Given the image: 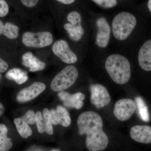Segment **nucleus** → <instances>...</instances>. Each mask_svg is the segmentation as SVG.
I'll use <instances>...</instances> for the list:
<instances>
[{
	"instance_id": "f3484780",
	"label": "nucleus",
	"mask_w": 151,
	"mask_h": 151,
	"mask_svg": "<svg viewBox=\"0 0 151 151\" xmlns=\"http://www.w3.org/2000/svg\"><path fill=\"white\" fill-rule=\"evenodd\" d=\"M19 28L17 26L10 22L4 24L0 20V35H4L10 39H15L18 37Z\"/></svg>"
},
{
	"instance_id": "ddd939ff",
	"label": "nucleus",
	"mask_w": 151,
	"mask_h": 151,
	"mask_svg": "<svg viewBox=\"0 0 151 151\" xmlns=\"http://www.w3.org/2000/svg\"><path fill=\"white\" fill-rule=\"evenodd\" d=\"M130 136L136 142L143 144L151 143V127L148 126L136 125L130 130Z\"/></svg>"
},
{
	"instance_id": "f8f14e48",
	"label": "nucleus",
	"mask_w": 151,
	"mask_h": 151,
	"mask_svg": "<svg viewBox=\"0 0 151 151\" xmlns=\"http://www.w3.org/2000/svg\"><path fill=\"white\" fill-rule=\"evenodd\" d=\"M58 95L66 107L76 109H80L82 108L83 100L85 98V95L81 92L71 94L63 91L60 92Z\"/></svg>"
},
{
	"instance_id": "c85d7f7f",
	"label": "nucleus",
	"mask_w": 151,
	"mask_h": 151,
	"mask_svg": "<svg viewBox=\"0 0 151 151\" xmlns=\"http://www.w3.org/2000/svg\"><path fill=\"white\" fill-rule=\"evenodd\" d=\"M56 1L64 4H70L74 2L75 0H56Z\"/></svg>"
},
{
	"instance_id": "412c9836",
	"label": "nucleus",
	"mask_w": 151,
	"mask_h": 151,
	"mask_svg": "<svg viewBox=\"0 0 151 151\" xmlns=\"http://www.w3.org/2000/svg\"><path fill=\"white\" fill-rule=\"evenodd\" d=\"M135 102L137 104L138 113L142 120L144 122H149L150 115L147 107L142 97H137L135 98Z\"/></svg>"
},
{
	"instance_id": "a211bd4d",
	"label": "nucleus",
	"mask_w": 151,
	"mask_h": 151,
	"mask_svg": "<svg viewBox=\"0 0 151 151\" xmlns=\"http://www.w3.org/2000/svg\"><path fill=\"white\" fill-rule=\"evenodd\" d=\"M6 78L15 81L17 84H23L27 81V73L18 68H13L9 70L6 74Z\"/></svg>"
},
{
	"instance_id": "7ed1b4c3",
	"label": "nucleus",
	"mask_w": 151,
	"mask_h": 151,
	"mask_svg": "<svg viewBox=\"0 0 151 151\" xmlns=\"http://www.w3.org/2000/svg\"><path fill=\"white\" fill-rule=\"evenodd\" d=\"M77 125L80 135L90 136L103 131L102 118L93 111H86L80 114L77 120Z\"/></svg>"
},
{
	"instance_id": "39448f33",
	"label": "nucleus",
	"mask_w": 151,
	"mask_h": 151,
	"mask_svg": "<svg viewBox=\"0 0 151 151\" xmlns=\"http://www.w3.org/2000/svg\"><path fill=\"white\" fill-rule=\"evenodd\" d=\"M22 42L27 47L42 48L51 45L53 42V37L51 33L49 32H27L23 35Z\"/></svg>"
},
{
	"instance_id": "c756f323",
	"label": "nucleus",
	"mask_w": 151,
	"mask_h": 151,
	"mask_svg": "<svg viewBox=\"0 0 151 151\" xmlns=\"http://www.w3.org/2000/svg\"><path fill=\"white\" fill-rule=\"evenodd\" d=\"M4 111V108L2 104L0 103V117L3 115Z\"/></svg>"
},
{
	"instance_id": "dca6fc26",
	"label": "nucleus",
	"mask_w": 151,
	"mask_h": 151,
	"mask_svg": "<svg viewBox=\"0 0 151 151\" xmlns=\"http://www.w3.org/2000/svg\"><path fill=\"white\" fill-rule=\"evenodd\" d=\"M22 64L27 67L31 72H35L43 70L46 66V63L41 61L32 52H26L22 57Z\"/></svg>"
},
{
	"instance_id": "9b49d317",
	"label": "nucleus",
	"mask_w": 151,
	"mask_h": 151,
	"mask_svg": "<svg viewBox=\"0 0 151 151\" xmlns=\"http://www.w3.org/2000/svg\"><path fill=\"white\" fill-rule=\"evenodd\" d=\"M98 32L96 37V43L101 48H105L108 45L111 35V27L107 20L100 17L96 22Z\"/></svg>"
},
{
	"instance_id": "0eeeda50",
	"label": "nucleus",
	"mask_w": 151,
	"mask_h": 151,
	"mask_svg": "<svg viewBox=\"0 0 151 151\" xmlns=\"http://www.w3.org/2000/svg\"><path fill=\"white\" fill-rule=\"evenodd\" d=\"M137 104L130 99H122L118 100L114 106V116L122 122L129 120L137 110Z\"/></svg>"
},
{
	"instance_id": "aec40b11",
	"label": "nucleus",
	"mask_w": 151,
	"mask_h": 151,
	"mask_svg": "<svg viewBox=\"0 0 151 151\" xmlns=\"http://www.w3.org/2000/svg\"><path fill=\"white\" fill-rule=\"evenodd\" d=\"M14 123L17 130L22 137L27 139L32 135V132L28 124L22 118H17L14 120Z\"/></svg>"
},
{
	"instance_id": "1a4fd4ad",
	"label": "nucleus",
	"mask_w": 151,
	"mask_h": 151,
	"mask_svg": "<svg viewBox=\"0 0 151 151\" xmlns=\"http://www.w3.org/2000/svg\"><path fill=\"white\" fill-rule=\"evenodd\" d=\"M52 52L65 63L71 64L76 62L77 57L70 49L66 41L58 40L55 42L52 47Z\"/></svg>"
},
{
	"instance_id": "bb28decb",
	"label": "nucleus",
	"mask_w": 151,
	"mask_h": 151,
	"mask_svg": "<svg viewBox=\"0 0 151 151\" xmlns=\"http://www.w3.org/2000/svg\"><path fill=\"white\" fill-rule=\"evenodd\" d=\"M39 0H21L24 5L27 7L32 8L36 5Z\"/></svg>"
},
{
	"instance_id": "4be33fe9",
	"label": "nucleus",
	"mask_w": 151,
	"mask_h": 151,
	"mask_svg": "<svg viewBox=\"0 0 151 151\" xmlns=\"http://www.w3.org/2000/svg\"><path fill=\"white\" fill-rule=\"evenodd\" d=\"M43 117L45 125V131L48 134H53L52 123L50 119V112L47 108H45L43 111Z\"/></svg>"
},
{
	"instance_id": "20e7f679",
	"label": "nucleus",
	"mask_w": 151,
	"mask_h": 151,
	"mask_svg": "<svg viewBox=\"0 0 151 151\" xmlns=\"http://www.w3.org/2000/svg\"><path fill=\"white\" fill-rule=\"evenodd\" d=\"M78 70L73 65L64 68L52 79L50 87L54 92H60L70 87L78 78Z\"/></svg>"
},
{
	"instance_id": "7c9ffc66",
	"label": "nucleus",
	"mask_w": 151,
	"mask_h": 151,
	"mask_svg": "<svg viewBox=\"0 0 151 151\" xmlns=\"http://www.w3.org/2000/svg\"><path fill=\"white\" fill-rule=\"evenodd\" d=\"M148 7L149 10L151 12V0H149L148 2Z\"/></svg>"
},
{
	"instance_id": "473e14b6",
	"label": "nucleus",
	"mask_w": 151,
	"mask_h": 151,
	"mask_svg": "<svg viewBox=\"0 0 151 151\" xmlns=\"http://www.w3.org/2000/svg\"><path fill=\"white\" fill-rule=\"evenodd\" d=\"M1 73H0V82H1Z\"/></svg>"
},
{
	"instance_id": "6ab92c4d",
	"label": "nucleus",
	"mask_w": 151,
	"mask_h": 151,
	"mask_svg": "<svg viewBox=\"0 0 151 151\" xmlns=\"http://www.w3.org/2000/svg\"><path fill=\"white\" fill-rule=\"evenodd\" d=\"M8 129L5 125L0 124V151H8L12 148L13 143L7 137Z\"/></svg>"
},
{
	"instance_id": "f257e3e1",
	"label": "nucleus",
	"mask_w": 151,
	"mask_h": 151,
	"mask_svg": "<svg viewBox=\"0 0 151 151\" xmlns=\"http://www.w3.org/2000/svg\"><path fill=\"white\" fill-rule=\"evenodd\" d=\"M105 67L111 78L117 84H125L129 80L131 65L125 57L117 54L110 55L106 60Z\"/></svg>"
},
{
	"instance_id": "6e6552de",
	"label": "nucleus",
	"mask_w": 151,
	"mask_h": 151,
	"mask_svg": "<svg viewBox=\"0 0 151 151\" xmlns=\"http://www.w3.org/2000/svg\"><path fill=\"white\" fill-rule=\"evenodd\" d=\"M90 100L97 109L104 108L111 102L110 94L106 87L100 84H93L90 86Z\"/></svg>"
},
{
	"instance_id": "b1692460",
	"label": "nucleus",
	"mask_w": 151,
	"mask_h": 151,
	"mask_svg": "<svg viewBox=\"0 0 151 151\" xmlns=\"http://www.w3.org/2000/svg\"><path fill=\"white\" fill-rule=\"evenodd\" d=\"M98 5L105 8H111L117 4L116 0H92Z\"/></svg>"
},
{
	"instance_id": "4468645a",
	"label": "nucleus",
	"mask_w": 151,
	"mask_h": 151,
	"mask_svg": "<svg viewBox=\"0 0 151 151\" xmlns=\"http://www.w3.org/2000/svg\"><path fill=\"white\" fill-rule=\"evenodd\" d=\"M50 119L52 123L54 125H62L68 127L71 124L70 115L67 110L62 106H57L56 110L52 109L50 111Z\"/></svg>"
},
{
	"instance_id": "f03ea898",
	"label": "nucleus",
	"mask_w": 151,
	"mask_h": 151,
	"mask_svg": "<svg viewBox=\"0 0 151 151\" xmlns=\"http://www.w3.org/2000/svg\"><path fill=\"white\" fill-rule=\"evenodd\" d=\"M136 24L137 19L134 16L126 12L120 13L112 22L113 35L118 40H125L131 34Z\"/></svg>"
},
{
	"instance_id": "a878e982",
	"label": "nucleus",
	"mask_w": 151,
	"mask_h": 151,
	"mask_svg": "<svg viewBox=\"0 0 151 151\" xmlns=\"http://www.w3.org/2000/svg\"><path fill=\"white\" fill-rule=\"evenodd\" d=\"M8 5L5 0H0V17H5L8 13Z\"/></svg>"
},
{
	"instance_id": "423d86ee",
	"label": "nucleus",
	"mask_w": 151,
	"mask_h": 151,
	"mask_svg": "<svg viewBox=\"0 0 151 151\" xmlns=\"http://www.w3.org/2000/svg\"><path fill=\"white\" fill-rule=\"evenodd\" d=\"M67 20L70 23L65 24L64 28L67 31L69 37L74 41H78L84 34V30L81 25V17L78 12H72L68 14Z\"/></svg>"
},
{
	"instance_id": "2f4dec72",
	"label": "nucleus",
	"mask_w": 151,
	"mask_h": 151,
	"mask_svg": "<svg viewBox=\"0 0 151 151\" xmlns=\"http://www.w3.org/2000/svg\"><path fill=\"white\" fill-rule=\"evenodd\" d=\"M52 151H59V150H56V149H55V150H52Z\"/></svg>"
},
{
	"instance_id": "393cba45",
	"label": "nucleus",
	"mask_w": 151,
	"mask_h": 151,
	"mask_svg": "<svg viewBox=\"0 0 151 151\" xmlns=\"http://www.w3.org/2000/svg\"><path fill=\"white\" fill-rule=\"evenodd\" d=\"M28 124H34L35 123L36 114L32 111H29L22 118Z\"/></svg>"
},
{
	"instance_id": "cd10ccee",
	"label": "nucleus",
	"mask_w": 151,
	"mask_h": 151,
	"mask_svg": "<svg viewBox=\"0 0 151 151\" xmlns=\"http://www.w3.org/2000/svg\"><path fill=\"white\" fill-rule=\"evenodd\" d=\"M9 65L6 61L0 58V72L4 73L8 68Z\"/></svg>"
},
{
	"instance_id": "5701e85b",
	"label": "nucleus",
	"mask_w": 151,
	"mask_h": 151,
	"mask_svg": "<svg viewBox=\"0 0 151 151\" xmlns=\"http://www.w3.org/2000/svg\"><path fill=\"white\" fill-rule=\"evenodd\" d=\"M35 122L36 123L38 132L40 134L45 132V125L42 113L38 111L36 114Z\"/></svg>"
},
{
	"instance_id": "2eb2a0df",
	"label": "nucleus",
	"mask_w": 151,
	"mask_h": 151,
	"mask_svg": "<svg viewBox=\"0 0 151 151\" xmlns=\"http://www.w3.org/2000/svg\"><path fill=\"white\" fill-rule=\"evenodd\" d=\"M138 61L141 68L147 71L151 70V40L146 41L141 47Z\"/></svg>"
},
{
	"instance_id": "9d476101",
	"label": "nucleus",
	"mask_w": 151,
	"mask_h": 151,
	"mask_svg": "<svg viewBox=\"0 0 151 151\" xmlns=\"http://www.w3.org/2000/svg\"><path fill=\"white\" fill-rule=\"evenodd\" d=\"M46 86L43 83L35 82L32 85L22 89L17 96V100L19 103L28 102L35 98L44 92Z\"/></svg>"
}]
</instances>
